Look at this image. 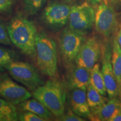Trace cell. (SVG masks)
I'll use <instances>...</instances> for the list:
<instances>
[{
	"instance_id": "11",
	"label": "cell",
	"mask_w": 121,
	"mask_h": 121,
	"mask_svg": "<svg viewBox=\"0 0 121 121\" xmlns=\"http://www.w3.org/2000/svg\"><path fill=\"white\" fill-rule=\"evenodd\" d=\"M111 58L112 53L108 48L104 54L102 72L107 94L109 98L116 97L120 94V89L112 65Z\"/></svg>"
},
{
	"instance_id": "27",
	"label": "cell",
	"mask_w": 121,
	"mask_h": 121,
	"mask_svg": "<svg viewBox=\"0 0 121 121\" xmlns=\"http://www.w3.org/2000/svg\"><path fill=\"white\" fill-rule=\"evenodd\" d=\"M117 38V42H118V43L119 47H120V48L121 49V24L120 27H119V31H118V33L117 38Z\"/></svg>"
},
{
	"instance_id": "17",
	"label": "cell",
	"mask_w": 121,
	"mask_h": 121,
	"mask_svg": "<svg viewBox=\"0 0 121 121\" xmlns=\"http://www.w3.org/2000/svg\"><path fill=\"white\" fill-rule=\"evenodd\" d=\"M100 67V65L96 63L91 71L90 85H91L101 95L106 96L107 90L104 84L103 76Z\"/></svg>"
},
{
	"instance_id": "19",
	"label": "cell",
	"mask_w": 121,
	"mask_h": 121,
	"mask_svg": "<svg viewBox=\"0 0 121 121\" xmlns=\"http://www.w3.org/2000/svg\"><path fill=\"white\" fill-rule=\"evenodd\" d=\"M86 98L87 104L90 109L100 107L108 100V98L101 95L90 84L86 88Z\"/></svg>"
},
{
	"instance_id": "15",
	"label": "cell",
	"mask_w": 121,
	"mask_h": 121,
	"mask_svg": "<svg viewBox=\"0 0 121 121\" xmlns=\"http://www.w3.org/2000/svg\"><path fill=\"white\" fill-rule=\"evenodd\" d=\"M19 108L23 111H28L38 115L45 121L51 118L52 113L41 102L36 99H28L19 104Z\"/></svg>"
},
{
	"instance_id": "4",
	"label": "cell",
	"mask_w": 121,
	"mask_h": 121,
	"mask_svg": "<svg viewBox=\"0 0 121 121\" xmlns=\"http://www.w3.org/2000/svg\"><path fill=\"white\" fill-rule=\"evenodd\" d=\"M6 69L15 80L31 90H34L43 84L38 71L30 63L13 60Z\"/></svg>"
},
{
	"instance_id": "18",
	"label": "cell",
	"mask_w": 121,
	"mask_h": 121,
	"mask_svg": "<svg viewBox=\"0 0 121 121\" xmlns=\"http://www.w3.org/2000/svg\"><path fill=\"white\" fill-rule=\"evenodd\" d=\"M18 114L14 105L0 98V121H16Z\"/></svg>"
},
{
	"instance_id": "1",
	"label": "cell",
	"mask_w": 121,
	"mask_h": 121,
	"mask_svg": "<svg viewBox=\"0 0 121 121\" xmlns=\"http://www.w3.org/2000/svg\"><path fill=\"white\" fill-rule=\"evenodd\" d=\"M12 43L24 54L35 57L37 29L34 23L26 18L17 16L12 20L7 26Z\"/></svg>"
},
{
	"instance_id": "24",
	"label": "cell",
	"mask_w": 121,
	"mask_h": 121,
	"mask_svg": "<svg viewBox=\"0 0 121 121\" xmlns=\"http://www.w3.org/2000/svg\"><path fill=\"white\" fill-rule=\"evenodd\" d=\"M60 121H84L86 119H85L84 118L80 117L76 114L73 112H69L66 114H63L61 117L58 118Z\"/></svg>"
},
{
	"instance_id": "20",
	"label": "cell",
	"mask_w": 121,
	"mask_h": 121,
	"mask_svg": "<svg viewBox=\"0 0 121 121\" xmlns=\"http://www.w3.org/2000/svg\"><path fill=\"white\" fill-rule=\"evenodd\" d=\"M45 0H25V9L30 15L36 13L44 4Z\"/></svg>"
},
{
	"instance_id": "9",
	"label": "cell",
	"mask_w": 121,
	"mask_h": 121,
	"mask_svg": "<svg viewBox=\"0 0 121 121\" xmlns=\"http://www.w3.org/2000/svg\"><path fill=\"white\" fill-rule=\"evenodd\" d=\"M0 96L13 105H17L30 99L29 91L11 79L7 75H0Z\"/></svg>"
},
{
	"instance_id": "12",
	"label": "cell",
	"mask_w": 121,
	"mask_h": 121,
	"mask_svg": "<svg viewBox=\"0 0 121 121\" xmlns=\"http://www.w3.org/2000/svg\"><path fill=\"white\" fill-rule=\"evenodd\" d=\"M71 89L69 98L72 112L80 117L89 119L90 109L87 102L86 89Z\"/></svg>"
},
{
	"instance_id": "14",
	"label": "cell",
	"mask_w": 121,
	"mask_h": 121,
	"mask_svg": "<svg viewBox=\"0 0 121 121\" xmlns=\"http://www.w3.org/2000/svg\"><path fill=\"white\" fill-rule=\"evenodd\" d=\"M90 71L76 65L68 76L67 83L69 88L86 89L90 84Z\"/></svg>"
},
{
	"instance_id": "7",
	"label": "cell",
	"mask_w": 121,
	"mask_h": 121,
	"mask_svg": "<svg viewBox=\"0 0 121 121\" xmlns=\"http://www.w3.org/2000/svg\"><path fill=\"white\" fill-rule=\"evenodd\" d=\"M85 39L84 33L65 29L60 38V48L63 60L67 64L75 60Z\"/></svg>"
},
{
	"instance_id": "30",
	"label": "cell",
	"mask_w": 121,
	"mask_h": 121,
	"mask_svg": "<svg viewBox=\"0 0 121 121\" xmlns=\"http://www.w3.org/2000/svg\"><path fill=\"white\" fill-rule=\"evenodd\" d=\"M66 1H71V0H66Z\"/></svg>"
},
{
	"instance_id": "3",
	"label": "cell",
	"mask_w": 121,
	"mask_h": 121,
	"mask_svg": "<svg viewBox=\"0 0 121 121\" xmlns=\"http://www.w3.org/2000/svg\"><path fill=\"white\" fill-rule=\"evenodd\" d=\"M35 57L40 72L51 78L57 75V53L56 43L44 33H37Z\"/></svg>"
},
{
	"instance_id": "22",
	"label": "cell",
	"mask_w": 121,
	"mask_h": 121,
	"mask_svg": "<svg viewBox=\"0 0 121 121\" xmlns=\"http://www.w3.org/2000/svg\"><path fill=\"white\" fill-rule=\"evenodd\" d=\"M11 41L9 37L7 27L0 20V44L4 45H11Z\"/></svg>"
},
{
	"instance_id": "28",
	"label": "cell",
	"mask_w": 121,
	"mask_h": 121,
	"mask_svg": "<svg viewBox=\"0 0 121 121\" xmlns=\"http://www.w3.org/2000/svg\"><path fill=\"white\" fill-rule=\"evenodd\" d=\"M86 1L87 2H90L93 4H96L102 2V1H104V0H86Z\"/></svg>"
},
{
	"instance_id": "10",
	"label": "cell",
	"mask_w": 121,
	"mask_h": 121,
	"mask_svg": "<svg viewBox=\"0 0 121 121\" xmlns=\"http://www.w3.org/2000/svg\"><path fill=\"white\" fill-rule=\"evenodd\" d=\"M71 7L67 4L54 2L48 4L43 13L44 21L50 26L60 28L69 22Z\"/></svg>"
},
{
	"instance_id": "6",
	"label": "cell",
	"mask_w": 121,
	"mask_h": 121,
	"mask_svg": "<svg viewBox=\"0 0 121 121\" xmlns=\"http://www.w3.org/2000/svg\"><path fill=\"white\" fill-rule=\"evenodd\" d=\"M95 29L104 37L109 38L117 27V13L113 6L108 3H101L95 10Z\"/></svg>"
},
{
	"instance_id": "23",
	"label": "cell",
	"mask_w": 121,
	"mask_h": 121,
	"mask_svg": "<svg viewBox=\"0 0 121 121\" xmlns=\"http://www.w3.org/2000/svg\"><path fill=\"white\" fill-rule=\"evenodd\" d=\"M18 120L22 121H45L44 119L42 118L38 115L30 112L25 111V112L18 115Z\"/></svg>"
},
{
	"instance_id": "26",
	"label": "cell",
	"mask_w": 121,
	"mask_h": 121,
	"mask_svg": "<svg viewBox=\"0 0 121 121\" xmlns=\"http://www.w3.org/2000/svg\"><path fill=\"white\" fill-rule=\"evenodd\" d=\"M109 121H121V107L116 111Z\"/></svg>"
},
{
	"instance_id": "8",
	"label": "cell",
	"mask_w": 121,
	"mask_h": 121,
	"mask_svg": "<svg viewBox=\"0 0 121 121\" xmlns=\"http://www.w3.org/2000/svg\"><path fill=\"white\" fill-rule=\"evenodd\" d=\"M102 45L96 37L85 39L81 45L75 59L76 65L91 71L102 56Z\"/></svg>"
},
{
	"instance_id": "13",
	"label": "cell",
	"mask_w": 121,
	"mask_h": 121,
	"mask_svg": "<svg viewBox=\"0 0 121 121\" xmlns=\"http://www.w3.org/2000/svg\"><path fill=\"white\" fill-rule=\"evenodd\" d=\"M121 107V100L116 97L110 98L100 107L91 109L89 119L94 121H109L116 111Z\"/></svg>"
},
{
	"instance_id": "21",
	"label": "cell",
	"mask_w": 121,
	"mask_h": 121,
	"mask_svg": "<svg viewBox=\"0 0 121 121\" xmlns=\"http://www.w3.org/2000/svg\"><path fill=\"white\" fill-rule=\"evenodd\" d=\"M13 61V53L8 49L0 47V69H6Z\"/></svg>"
},
{
	"instance_id": "25",
	"label": "cell",
	"mask_w": 121,
	"mask_h": 121,
	"mask_svg": "<svg viewBox=\"0 0 121 121\" xmlns=\"http://www.w3.org/2000/svg\"><path fill=\"white\" fill-rule=\"evenodd\" d=\"M11 6V0H0V13L9 11Z\"/></svg>"
},
{
	"instance_id": "2",
	"label": "cell",
	"mask_w": 121,
	"mask_h": 121,
	"mask_svg": "<svg viewBox=\"0 0 121 121\" xmlns=\"http://www.w3.org/2000/svg\"><path fill=\"white\" fill-rule=\"evenodd\" d=\"M33 95L55 117L59 118L65 114L66 91L61 82L49 80L35 89Z\"/></svg>"
},
{
	"instance_id": "16",
	"label": "cell",
	"mask_w": 121,
	"mask_h": 121,
	"mask_svg": "<svg viewBox=\"0 0 121 121\" xmlns=\"http://www.w3.org/2000/svg\"><path fill=\"white\" fill-rule=\"evenodd\" d=\"M112 65L114 75L118 84L120 93H121V49L118 43L117 38L114 39L113 43L111 58Z\"/></svg>"
},
{
	"instance_id": "5",
	"label": "cell",
	"mask_w": 121,
	"mask_h": 121,
	"mask_svg": "<svg viewBox=\"0 0 121 121\" xmlns=\"http://www.w3.org/2000/svg\"><path fill=\"white\" fill-rule=\"evenodd\" d=\"M95 11L88 2L71 7L69 17V28L85 34L93 28L95 22Z\"/></svg>"
},
{
	"instance_id": "29",
	"label": "cell",
	"mask_w": 121,
	"mask_h": 121,
	"mask_svg": "<svg viewBox=\"0 0 121 121\" xmlns=\"http://www.w3.org/2000/svg\"><path fill=\"white\" fill-rule=\"evenodd\" d=\"M112 1H118V0H112Z\"/></svg>"
}]
</instances>
